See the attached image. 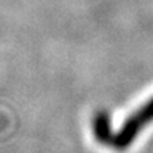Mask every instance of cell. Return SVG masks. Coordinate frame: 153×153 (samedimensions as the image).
<instances>
[{
  "label": "cell",
  "mask_w": 153,
  "mask_h": 153,
  "mask_svg": "<svg viewBox=\"0 0 153 153\" xmlns=\"http://www.w3.org/2000/svg\"><path fill=\"white\" fill-rule=\"evenodd\" d=\"M153 120V98L140 106L133 115H131L128 119L123 122V126L120 131L115 135H111L109 140L106 143L112 145L116 149H125L128 148L133 139L137 136V133L142 131L149 122Z\"/></svg>",
  "instance_id": "cell-1"
}]
</instances>
